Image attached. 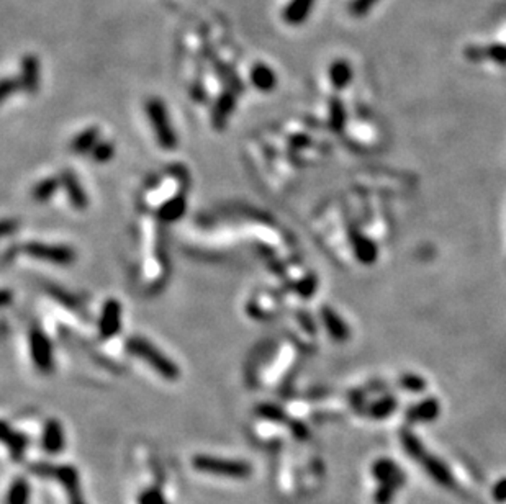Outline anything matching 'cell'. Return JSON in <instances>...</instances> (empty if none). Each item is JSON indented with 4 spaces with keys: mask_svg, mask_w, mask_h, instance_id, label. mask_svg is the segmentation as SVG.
<instances>
[{
    "mask_svg": "<svg viewBox=\"0 0 506 504\" xmlns=\"http://www.w3.org/2000/svg\"><path fill=\"white\" fill-rule=\"evenodd\" d=\"M100 141V128L89 127L77 133L71 141V151L74 154H90L97 143Z\"/></svg>",
    "mask_w": 506,
    "mask_h": 504,
    "instance_id": "ac0fdd59",
    "label": "cell"
},
{
    "mask_svg": "<svg viewBox=\"0 0 506 504\" xmlns=\"http://www.w3.org/2000/svg\"><path fill=\"white\" fill-rule=\"evenodd\" d=\"M146 115L150 118V124L155 131V138L161 149L174 151L177 147V133L171 123L169 115H167L166 104L157 97H151L146 101Z\"/></svg>",
    "mask_w": 506,
    "mask_h": 504,
    "instance_id": "3957f363",
    "label": "cell"
},
{
    "mask_svg": "<svg viewBox=\"0 0 506 504\" xmlns=\"http://www.w3.org/2000/svg\"><path fill=\"white\" fill-rule=\"evenodd\" d=\"M208 59H210V61H212L213 72H215V76L218 77V81H220L221 84H225L226 89L233 90V92H236V94H241V92L244 90L243 81H241V77L238 76V72H236L235 69L231 67L228 63H225V61H221V59H218L215 53H212V56H208Z\"/></svg>",
    "mask_w": 506,
    "mask_h": 504,
    "instance_id": "9a60e30c",
    "label": "cell"
},
{
    "mask_svg": "<svg viewBox=\"0 0 506 504\" xmlns=\"http://www.w3.org/2000/svg\"><path fill=\"white\" fill-rule=\"evenodd\" d=\"M125 346H127V350L129 354L145 360L156 373H159V375L162 378H166V380L174 382L180 377L179 365L175 364L173 359L167 357L162 350L157 349L150 339H146V337L132 336Z\"/></svg>",
    "mask_w": 506,
    "mask_h": 504,
    "instance_id": "7a4b0ae2",
    "label": "cell"
},
{
    "mask_svg": "<svg viewBox=\"0 0 506 504\" xmlns=\"http://www.w3.org/2000/svg\"><path fill=\"white\" fill-rule=\"evenodd\" d=\"M249 81L259 92H272L277 86V74L266 63H256L249 71Z\"/></svg>",
    "mask_w": 506,
    "mask_h": 504,
    "instance_id": "e0dca14e",
    "label": "cell"
},
{
    "mask_svg": "<svg viewBox=\"0 0 506 504\" xmlns=\"http://www.w3.org/2000/svg\"><path fill=\"white\" fill-rule=\"evenodd\" d=\"M192 466L195 470L203 471L216 476H225V478L233 480H246L253 473V466L244 460H231L221 459V457L198 454L192 459Z\"/></svg>",
    "mask_w": 506,
    "mask_h": 504,
    "instance_id": "277c9868",
    "label": "cell"
},
{
    "mask_svg": "<svg viewBox=\"0 0 506 504\" xmlns=\"http://www.w3.org/2000/svg\"><path fill=\"white\" fill-rule=\"evenodd\" d=\"M473 58L480 56L487 59H493L498 63H506V46H489V48H473L468 51ZM471 56V58H472Z\"/></svg>",
    "mask_w": 506,
    "mask_h": 504,
    "instance_id": "4316f807",
    "label": "cell"
},
{
    "mask_svg": "<svg viewBox=\"0 0 506 504\" xmlns=\"http://www.w3.org/2000/svg\"><path fill=\"white\" fill-rule=\"evenodd\" d=\"M53 478L63 485L64 491L68 493L69 504H86L81 491V478L79 471L72 465H54Z\"/></svg>",
    "mask_w": 506,
    "mask_h": 504,
    "instance_id": "9c48e42d",
    "label": "cell"
},
{
    "mask_svg": "<svg viewBox=\"0 0 506 504\" xmlns=\"http://www.w3.org/2000/svg\"><path fill=\"white\" fill-rule=\"evenodd\" d=\"M59 177H61V187L63 190L66 192L69 203H71L76 210H86V208L89 206V198H87L86 190L82 188L81 182H79L72 170L69 169L63 170Z\"/></svg>",
    "mask_w": 506,
    "mask_h": 504,
    "instance_id": "4fadbf2b",
    "label": "cell"
},
{
    "mask_svg": "<svg viewBox=\"0 0 506 504\" xmlns=\"http://www.w3.org/2000/svg\"><path fill=\"white\" fill-rule=\"evenodd\" d=\"M20 86L28 94H35L40 86V61L35 54H25L20 64Z\"/></svg>",
    "mask_w": 506,
    "mask_h": 504,
    "instance_id": "5bb4252c",
    "label": "cell"
},
{
    "mask_svg": "<svg viewBox=\"0 0 506 504\" xmlns=\"http://www.w3.org/2000/svg\"><path fill=\"white\" fill-rule=\"evenodd\" d=\"M59 188H61V177H59V175L58 177L49 175V177H46L35 184L33 190H31V197H33V200L38 203H48Z\"/></svg>",
    "mask_w": 506,
    "mask_h": 504,
    "instance_id": "7402d4cb",
    "label": "cell"
},
{
    "mask_svg": "<svg viewBox=\"0 0 506 504\" xmlns=\"http://www.w3.org/2000/svg\"><path fill=\"white\" fill-rule=\"evenodd\" d=\"M28 350H30V359L33 362L35 368L43 375H49L54 370V354L53 344L49 337L41 327H31L28 332Z\"/></svg>",
    "mask_w": 506,
    "mask_h": 504,
    "instance_id": "8992f818",
    "label": "cell"
},
{
    "mask_svg": "<svg viewBox=\"0 0 506 504\" xmlns=\"http://www.w3.org/2000/svg\"><path fill=\"white\" fill-rule=\"evenodd\" d=\"M92 159L95 161L97 164H106L113 159L115 156V145L109 140H100L97 143L94 149L90 152Z\"/></svg>",
    "mask_w": 506,
    "mask_h": 504,
    "instance_id": "484cf974",
    "label": "cell"
},
{
    "mask_svg": "<svg viewBox=\"0 0 506 504\" xmlns=\"http://www.w3.org/2000/svg\"><path fill=\"white\" fill-rule=\"evenodd\" d=\"M256 414L259 418L264 421H269V423H276V424H282V423H289V418L284 413V409L280 406L272 405V403H262L259 405L256 408Z\"/></svg>",
    "mask_w": 506,
    "mask_h": 504,
    "instance_id": "cb8c5ba5",
    "label": "cell"
},
{
    "mask_svg": "<svg viewBox=\"0 0 506 504\" xmlns=\"http://www.w3.org/2000/svg\"><path fill=\"white\" fill-rule=\"evenodd\" d=\"M187 211V195L177 197L174 200H171L169 203H166L164 206H161L157 210L156 218L161 221V223H174L182 218Z\"/></svg>",
    "mask_w": 506,
    "mask_h": 504,
    "instance_id": "ffe728a7",
    "label": "cell"
},
{
    "mask_svg": "<svg viewBox=\"0 0 506 504\" xmlns=\"http://www.w3.org/2000/svg\"><path fill=\"white\" fill-rule=\"evenodd\" d=\"M246 311L251 318L259 321L272 320L282 311V298L272 290H259L246 304Z\"/></svg>",
    "mask_w": 506,
    "mask_h": 504,
    "instance_id": "52a82bcc",
    "label": "cell"
},
{
    "mask_svg": "<svg viewBox=\"0 0 506 504\" xmlns=\"http://www.w3.org/2000/svg\"><path fill=\"white\" fill-rule=\"evenodd\" d=\"M351 79L352 69L346 59H336V61L331 63V66H329V81H331L334 89L342 90L345 87L349 86Z\"/></svg>",
    "mask_w": 506,
    "mask_h": 504,
    "instance_id": "44dd1931",
    "label": "cell"
},
{
    "mask_svg": "<svg viewBox=\"0 0 506 504\" xmlns=\"http://www.w3.org/2000/svg\"><path fill=\"white\" fill-rule=\"evenodd\" d=\"M66 446V436H64L63 424L58 419H46L43 432H41V447L48 455L61 454Z\"/></svg>",
    "mask_w": 506,
    "mask_h": 504,
    "instance_id": "8fae6325",
    "label": "cell"
},
{
    "mask_svg": "<svg viewBox=\"0 0 506 504\" xmlns=\"http://www.w3.org/2000/svg\"><path fill=\"white\" fill-rule=\"evenodd\" d=\"M97 330H99L100 339L104 341H110L120 334V330H122V303L118 300L109 298L104 303Z\"/></svg>",
    "mask_w": 506,
    "mask_h": 504,
    "instance_id": "ba28073f",
    "label": "cell"
},
{
    "mask_svg": "<svg viewBox=\"0 0 506 504\" xmlns=\"http://www.w3.org/2000/svg\"><path fill=\"white\" fill-rule=\"evenodd\" d=\"M30 483L25 478L13 480L7 493V504H28L30 503Z\"/></svg>",
    "mask_w": 506,
    "mask_h": 504,
    "instance_id": "603a6c76",
    "label": "cell"
},
{
    "mask_svg": "<svg viewBox=\"0 0 506 504\" xmlns=\"http://www.w3.org/2000/svg\"><path fill=\"white\" fill-rule=\"evenodd\" d=\"M289 331H292V339L297 346L301 349V346H310V342H313L315 331H313V323L310 320V316L301 309H295V311L290 313L289 316Z\"/></svg>",
    "mask_w": 506,
    "mask_h": 504,
    "instance_id": "30bf717a",
    "label": "cell"
},
{
    "mask_svg": "<svg viewBox=\"0 0 506 504\" xmlns=\"http://www.w3.org/2000/svg\"><path fill=\"white\" fill-rule=\"evenodd\" d=\"M313 3L315 0H290L282 12V18L289 25H301L312 12Z\"/></svg>",
    "mask_w": 506,
    "mask_h": 504,
    "instance_id": "d6986e66",
    "label": "cell"
},
{
    "mask_svg": "<svg viewBox=\"0 0 506 504\" xmlns=\"http://www.w3.org/2000/svg\"><path fill=\"white\" fill-rule=\"evenodd\" d=\"M138 504H169L157 487H150L138 494Z\"/></svg>",
    "mask_w": 506,
    "mask_h": 504,
    "instance_id": "83f0119b",
    "label": "cell"
},
{
    "mask_svg": "<svg viewBox=\"0 0 506 504\" xmlns=\"http://www.w3.org/2000/svg\"><path fill=\"white\" fill-rule=\"evenodd\" d=\"M2 442L8 447V454L15 462H22L28 446H30V439L26 434L13 431L7 421L2 423Z\"/></svg>",
    "mask_w": 506,
    "mask_h": 504,
    "instance_id": "2e32d148",
    "label": "cell"
},
{
    "mask_svg": "<svg viewBox=\"0 0 506 504\" xmlns=\"http://www.w3.org/2000/svg\"><path fill=\"white\" fill-rule=\"evenodd\" d=\"M23 254L59 267H68L76 262L77 254L68 244H53L43 241H28L22 246Z\"/></svg>",
    "mask_w": 506,
    "mask_h": 504,
    "instance_id": "5b68a950",
    "label": "cell"
},
{
    "mask_svg": "<svg viewBox=\"0 0 506 504\" xmlns=\"http://www.w3.org/2000/svg\"><path fill=\"white\" fill-rule=\"evenodd\" d=\"M377 0H352L349 3V13L352 17H364L365 13L372 10Z\"/></svg>",
    "mask_w": 506,
    "mask_h": 504,
    "instance_id": "f1b7e54d",
    "label": "cell"
},
{
    "mask_svg": "<svg viewBox=\"0 0 506 504\" xmlns=\"http://www.w3.org/2000/svg\"><path fill=\"white\" fill-rule=\"evenodd\" d=\"M236 97H238V94L230 89H225L220 92V95L216 97L215 104H213V108H212L213 128L215 129L226 128V123H228L231 113L235 112Z\"/></svg>",
    "mask_w": 506,
    "mask_h": 504,
    "instance_id": "7c38bea8",
    "label": "cell"
},
{
    "mask_svg": "<svg viewBox=\"0 0 506 504\" xmlns=\"http://www.w3.org/2000/svg\"><path fill=\"white\" fill-rule=\"evenodd\" d=\"M346 120V110L345 104L338 99V97H333L329 100V127L333 129H341L345 127Z\"/></svg>",
    "mask_w": 506,
    "mask_h": 504,
    "instance_id": "d4e9b609",
    "label": "cell"
},
{
    "mask_svg": "<svg viewBox=\"0 0 506 504\" xmlns=\"http://www.w3.org/2000/svg\"><path fill=\"white\" fill-rule=\"evenodd\" d=\"M22 89L20 79L18 77H6L2 81V87H0V95H2V100H7L8 97L13 95V92Z\"/></svg>",
    "mask_w": 506,
    "mask_h": 504,
    "instance_id": "4dcf8cb0",
    "label": "cell"
},
{
    "mask_svg": "<svg viewBox=\"0 0 506 504\" xmlns=\"http://www.w3.org/2000/svg\"><path fill=\"white\" fill-rule=\"evenodd\" d=\"M322 318L324 321V325H326L329 327V331H331L333 336H338L341 337L342 334H345V327H342V325L340 326L336 323V316H334V313L331 311L329 308H323L322 309Z\"/></svg>",
    "mask_w": 506,
    "mask_h": 504,
    "instance_id": "f546056e",
    "label": "cell"
},
{
    "mask_svg": "<svg viewBox=\"0 0 506 504\" xmlns=\"http://www.w3.org/2000/svg\"><path fill=\"white\" fill-rule=\"evenodd\" d=\"M189 177L185 169L171 168L166 172L157 175L141 192V205L146 213H157L161 206L169 203L174 198L187 195Z\"/></svg>",
    "mask_w": 506,
    "mask_h": 504,
    "instance_id": "6da1fadb",
    "label": "cell"
}]
</instances>
